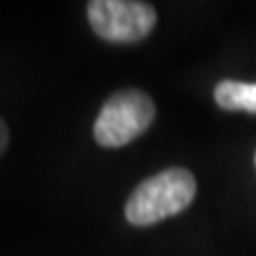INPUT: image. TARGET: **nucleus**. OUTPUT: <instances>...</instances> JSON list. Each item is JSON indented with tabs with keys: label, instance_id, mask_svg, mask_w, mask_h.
<instances>
[{
	"label": "nucleus",
	"instance_id": "obj_3",
	"mask_svg": "<svg viewBox=\"0 0 256 256\" xmlns=\"http://www.w3.org/2000/svg\"><path fill=\"white\" fill-rule=\"evenodd\" d=\"M88 20L96 34L109 43H137L156 26V11L134 0H92Z\"/></svg>",
	"mask_w": 256,
	"mask_h": 256
},
{
	"label": "nucleus",
	"instance_id": "obj_4",
	"mask_svg": "<svg viewBox=\"0 0 256 256\" xmlns=\"http://www.w3.org/2000/svg\"><path fill=\"white\" fill-rule=\"evenodd\" d=\"M214 98L226 111H248V114H256V84L224 79V82L216 86Z\"/></svg>",
	"mask_w": 256,
	"mask_h": 256
},
{
	"label": "nucleus",
	"instance_id": "obj_2",
	"mask_svg": "<svg viewBox=\"0 0 256 256\" xmlns=\"http://www.w3.org/2000/svg\"><path fill=\"white\" fill-rule=\"evenodd\" d=\"M156 107L141 90H122L109 96L94 122V139L102 148H122L154 122Z\"/></svg>",
	"mask_w": 256,
	"mask_h": 256
},
{
	"label": "nucleus",
	"instance_id": "obj_1",
	"mask_svg": "<svg viewBox=\"0 0 256 256\" xmlns=\"http://www.w3.org/2000/svg\"><path fill=\"white\" fill-rule=\"evenodd\" d=\"M196 194L192 173L180 166L160 171L141 182L126 201V220L134 226H150L184 212Z\"/></svg>",
	"mask_w": 256,
	"mask_h": 256
},
{
	"label": "nucleus",
	"instance_id": "obj_5",
	"mask_svg": "<svg viewBox=\"0 0 256 256\" xmlns=\"http://www.w3.org/2000/svg\"><path fill=\"white\" fill-rule=\"evenodd\" d=\"M6 143H9V130H6V124L0 120V154L4 152Z\"/></svg>",
	"mask_w": 256,
	"mask_h": 256
}]
</instances>
